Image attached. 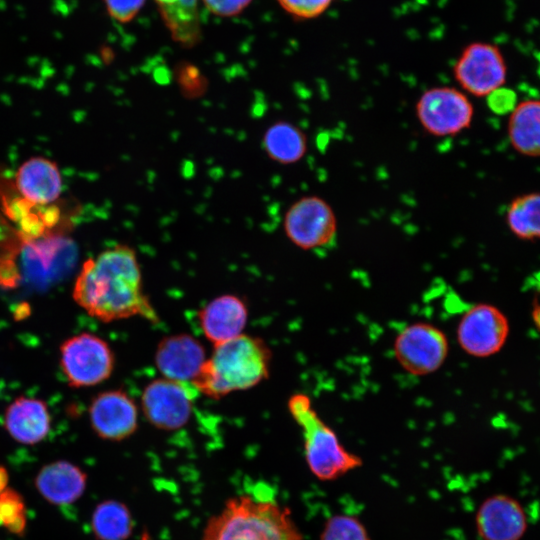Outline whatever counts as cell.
<instances>
[{
	"mask_svg": "<svg viewBox=\"0 0 540 540\" xmlns=\"http://www.w3.org/2000/svg\"><path fill=\"white\" fill-rule=\"evenodd\" d=\"M72 298L88 315L105 323L133 317L159 320L144 292L136 252L125 244L105 249L82 264Z\"/></svg>",
	"mask_w": 540,
	"mask_h": 540,
	"instance_id": "6da1fadb",
	"label": "cell"
},
{
	"mask_svg": "<svg viewBox=\"0 0 540 540\" xmlns=\"http://www.w3.org/2000/svg\"><path fill=\"white\" fill-rule=\"evenodd\" d=\"M272 352L256 336L241 334L214 345L191 385L212 399L253 388L269 377Z\"/></svg>",
	"mask_w": 540,
	"mask_h": 540,
	"instance_id": "7a4b0ae2",
	"label": "cell"
},
{
	"mask_svg": "<svg viewBox=\"0 0 540 540\" xmlns=\"http://www.w3.org/2000/svg\"><path fill=\"white\" fill-rule=\"evenodd\" d=\"M201 540H301L286 508L241 494L228 499L206 523Z\"/></svg>",
	"mask_w": 540,
	"mask_h": 540,
	"instance_id": "3957f363",
	"label": "cell"
},
{
	"mask_svg": "<svg viewBox=\"0 0 540 540\" xmlns=\"http://www.w3.org/2000/svg\"><path fill=\"white\" fill-rule=\"evenodd\" d=\"M287 407L301 428L305 460L314 476L321 480H332L362 464L359 456L343 446L334 429L318 414L307 394L294 393L289 397Z\"/></svg>",
	"mask_w": 540,
	"mask_h": 540,
	"instance_id": "277c9868",
	"label": "cell"
},
{
	"mask_svg": "<svg viewBox=\"0 0 540 540\" xmlns=\"http://www.w3.org/2000/svg\"><path fill=\"white\" fill-rule=\"evenodd\" d=\"M59 362L68 385L85 388L106 381L115 368V354L106 340L89 332L65 339L59 346Z\"/></svg>",
	"mask_w": 540,
	"mask_h": 540,
	"instance_id": "5b68a950",
	"label": "cell"
},
{
	"mask_svg": "<svg viewBox=\"0 0 540 540\" xmlns=\"http://www.w3.org/2000/svg\"><path fill=\"white\" fill-rule=\"evenodd\" d=\"M449 339L438 326L424 321L403 327L393 341V354L399 366L412 376L437 372L449 356Z\"/></svg>",
	"mask_w": 540,
	"mask_h": 540,
	"instance_id": "8992f818",
	"label": "cell"
},
{
	"mask_svg": "<svg viewBox=\"0 0 540 540\" xmlns=\"http://www.w3.org/2000/svg\"><path fill=\"white\" fill-rule=\"evenodd\" d=\"M416 118L428 134L452 137L468 129L474 106L468 95L450 86L431 87L421 93L415 105Z\"/></svg>",
	"mask_w": 540,
	"mask_h": 540,
	"instance_id": "52a82bcc",
	"label": "cell"
},
{
	"mask_svg": "<svg viewBox=\"0 0 540 540\" xmlns=\"http://www.w3.org/2000/svg\"><path fill=\"white\" fill-rule=\"evenodd\" d=\"M283 230L296 247L317 251L335 242L338 221L332 206L325 199L308 195L290 205L284 215Z\"/></svg>",
	"mask_w": 540,
	"mask_h": 540,
	"instance_id": "ba28073f",
	"label": "cell"
},
{
	"mask_svg": "<svg viewBox=\"0 0 540 540\" xmlns=\"http://www.w3.org/2000/svg\"><path fill=\"white\" fill-rule=\"evenodd\" d=\"M197 394V390L190 383L157 378L143 389L141 409L153 427L174 431L189 422Z\"/></svg>",
	"mask_w": 540,
	"mask_h": 540,
	"instance_id": "9c48e42d",
	"label": "cell"
},
{
	"mask_svg": "<svg viewBox=\"0 0 540 540\" xmlns=\"http://www.w3.org/2000/svg\"><path fill=\"white\" fill-rule=\"evenodd\" d=\"M453 76L467 95L487 97L504 87L507 65L501 50L487 42L465 46L453 66Z\"/></svg>",
	"mask_w": 540,
	"mask_h": 540,
	"instance_id": "30bf717a",
	"label": "cell"
},
{
	"mask_svg": "<svg viewBox=\"0 0 540 540\" xmlns=\"http://www.w3.org/2000/svg\"><path fill=\"white\" fill-rule=\"evenodd\" d=\"M510 333L506 315L496 306L478 303L465 310L456 328V340L467 355L487 358L497 354Z\"/></svg>",
	"mask_w": 540,
	"mask_h": 540,
	"instance_id": "8fae6325",
	"label": "cell"
},
{
	"mask_svg": "<svg viewBox=\"0 0 540 540\" xmlns=\"http://www.w3.org/2000/svg\"><path fill=\"white\" fill-rule=\"evenodd\" d=\"M138 408L123 390H106L95 395L88 407L89 423L94 433L107 441H122L138 428Z\"/></svg>",
	"mask_w": 540,
	"mask_h": 540,
	"instance_id": "7c38bea8",
	"label": "cell"
},
{
	"mask_svg": "<svg viewBox=\"0 0 540 540\" xmlns=\"http://www.w3.org/2000/svg\"><path fill=\"white\" fill-rule=\"evenodd\" d=\"M202 343L188 333L162 338L154 353V362L164 378L190 383L206 361Z\"/></svg>",
	"mask_w": 540,
	"mask_h": 540,
	"instance_id": "4fadbf2b",
	"label": "cell"
},
{
	"mask_svg": "<svg viewBox=\"0 0 540 540\" xmlns=\"http://www.w3.org/2000/svg\"><path fill=\"white\" fill-rule=\"evenodd\" d=\"M476 526L484 540H520L527 529V518L516 499L497 494L480 505Z\"/></svg>",
	"mask_w": 540,
	"mask_h": 540,
	"instance_id": "5bb4252c",
	"label": "cell"
},
{
	"mask_svg": "<svg viewBox=\"0 0 540 540\" xmlns=\"http://www.w3.org/2000/svg\"><path fill=\"white\" fill-rule=\"evenodd\" d=\"M52 418L47 403L39 398L19 396L7 405L3 427L17 443L36 445L49 435Z\"/></svg>",
	"mask_w": 540,
	"mask_h": 540,
	"instance_id": "9a60e30c",
	"label": "cell"
},
{
	"mask_svg": "<svg viewBox=\"0 0 540 540\" xmlns=\"http://www.w3.org/2000/svg\"><path fill=\"white\" fill-rule=\"evenodd\" d=\"M198 320L205 338L217 345L243 334L248 308L240 297L223 294L202 307Z\"/></svg>",
	"mask_w": 540,
	"mask_h": 540,
	"instance_id": "2e32d148",
	"label": "cell"
},
{
	"mask_svg": "<svg viewBox=\"0 0 540 540\" xmlns=\"http://www.w3.org/2000/svg\"><path fill=\"white\" fill-rule=\"evenodd\" d=\"M34 485L47 502L57 506L70 505L83 495L87 474L70 461L56 460L40 468Z\"/></svg>",
	"mask_w": 540,
	"mask_h": 540,
	"instance_id": "e0dca14e",
	"label": "cell"
},
{
	"mask_svg": "<svg viewBox=\"0 0 540 540\" xmlns=\"http://www.w3.org/2000/svg\"><path fill=\"white\" fill-rule=\"evenodd\" d=\"M15 183L18 192L30 204L54 202L62 191V177L57 165L43 157H32L17 170Z\"/></svg>",
	"mask_w": 540,
	"mask_h": 540,
	"instance_id": "ac0fdd59",
	"label": "cell"
},
{
	"mask_svg": "<svg viewBox=\"0 0 540 540\" xmlns=\"http://www.w3.org/2000/svg\"><path fill=\"white\" fill-rule=\"evenodd\" d=\"M507 135L513 149L527 157H540V100L518 102L509 113Z\"/></svg>",
	"mask_w": 540,
	"mask_h": 540,
	"instance_id": "d6986e66",
	"label": "cell"
},
{
	"mask_svg": "<svg viewBox=\"0 0 540 540\" xmlns=\"http://www.w3.org/2000/svg\"><path fill=\"white\" fill-rule=\"evenodd\" d=\"M262 144L266 155L283 165L299 162L308 149L305 133L297 125L284 120L276 121L266 129Z\"/></svg>",
	"mask_w": 540,
	"mask_h": 540,
	"instance_id": "ffe728a7",
	"label": "cell"
},
{
	"mask_svg": "<svg viewBox=\"0 0 540 540\" xmlns=\"http://www.w3.org/2000/svg\"><path fill=\"white\" fill-rule=\"evenodd\" d=\"M91 529L97 540H126L133 530L132 515L120 501H102L91 515Z\"/></svg>",
	"mask_w": 540,
	"mask_h": 540,
	"instance_id": "44dd1931",
	"label": "cell"
},
{
	"mask_svg": "<svg viewBox=\"0 0 540 540\" xmlns=\"http://www.w3.org/2000/svg\"><path fill=\"white\" fill-rule=\"evenodd\" d=\"M505 221L517 238L526 241L540 239V192L515 197L507 207Z\"/></svg>",
	"mask_w": 540,
	"mask_h": 540,
	"instance_id": "7402d4cb",
	"label": "cell"
},
{
	"mask_svg": "<svg viewBox=\"0 0 540 540\" xmlns=\"http://www.w3.org/2000/svg\"><path fill=\"white\" fill-rule=\"evenodd\" d=\"M164 19L178 41L191 43L197 36L196 0L160 5Z\"/></svg>",
	"mask_w": 540,
	"mask_h": 540,
	"instance_id": "603a6c76",
	"label": "cell"
},
{
	"mask_svg": "<svg viewBox=\"0 0 540 540\" xmlns=\"http://www.w3.org/2000/svg\"><path fill=\"white\" fill-rule=\"evenodd\" d=\"M27 526L26 506L20 493L7 488L0 494V527L21 536Z\"/></svg>",
	"mask_w": 540,
	"mask_h": 540,
	"instance_id": "cb8c5ba5",
	"label": "cell"
},
{
	"mask_svg": "<svg viewBox=\"0 0 540 540\" xmlns=\"http://www.w3.org/2000/svg\"><path fill=\"white\" fill-rule=\"evenodd\" d=\"M321 540H370L366 529L354 517L335 515L326 523Z\"/></svg>",
	"mask_w": 540,
	"mask_h": 540,
	"instance_id": "d4e9b609",
	"label": "cell"
},
{
	"mask_svg": "<svg viewBox=\"0 0 540 540\" xmlns=\"http://www.w3.org/2000/svg\"><path fill=\"white\" fill-rule=\"evenodd\" d=\"M288 13L298 18L311 19L321 15L332 0H278Z\"/></svg>",
	"mask_w": 540,
	"mask_h": 540,
	"instance_id": "484cf974",
	"label": "cell"
},
{
	"mask_svg": "<svg viewBox=\"0 0 540 540\" xmlns=\"http://www.w3.org/2000/svg\"><path fill=\"white\" fill-rule=\"evenodd\" d=\"M178 82L184 96L188 98L199 97L207 88L205 78L192 66H184L179 70Z\"/></svg>",
	"mask_w": 540,
	"mask_h": 540,
	"instance_id": "4316f807",
	"label": "cell"
},
{
	"mask_svg": "<svg viewBox=\"0 0 540 540\" xmlns=\"http://www.w3.org/2000/svg\"><path fill=\"white\" fill-rule=\"evenodd\" d=\"M109 15L119 21H130L142 7L144 0H104Z\"/></svg>",
	"mask_w": 540,
	"mask_h": 540,
	"instance_id": "83f0119b",
	"label": "cell"
},
{
	"mask_svg": "<svg viewBox=\"0 0 540 540\" xmlns=\"http://www.w3.org/2000/svg\"><path fill=\"white\" fill-rule=\"evenodd\" d=\"M487 105L496 114H509L516 106L517 97L513 90L501 87L487 97Z\"/></svg>",
	"mask_w": 540,
	"mask_h": 540,
	"instance_id": "f1b7e54d",
	"label": "cell"
},
{
	"mask_svg": "<svg viewBox=\"0 0 540 540\" xmlns=\"http://www.w3.org/2000/svg\"><path fill=\"white\" fill-rule=\"evenodd\" d=\"M207 8L218 15H234L243 10L251 0H203Z\"/></svg>",
	"mask_w": 540,
	"mask_h": 540,
	"instance_id": "f546056e",
	"label": "cell"
},
{
	"mask_svg": "<svg viewBox=\"0 0 540 540\" xmlns=\"http://www.w3.org/2000/svg\"><path fill=\"white\" fill-rule=\"evenodd\" d=\"M9 482V473L5 466L0 464V494L6 490Z\"/></svg>",
	"mask_w": 540,
	"mask_h": 540,
	"instance_id": "4dcf8cb0",
	"label": "cell"
},
{
	"mask_svg": "<svg viewBox=\"0 0 540 540\" xmlns=\"http://www.w3.org/2000/svg\"><path fill=\"white\" fill-rule=\"evenodd\" d=\"M531 315L535 327L540 330V303L534 304Z\"/></svg>",
	"mask_w": 540,
	"mask_h": 540,
	"instance_id": "1f68e13d",
	"label": "cell"
},
{
	"mask_svg": "<svg viewBox=\"0 0 540 540\" xmlns=\"http://www.w3.org/2000/svg\"><path fill=\"white\" fill-rule=\"evenodd\" d=\"M157 1L160 3V5H166V4H173L179 0H157Z\"/></svg>",
	"mask_w": 540,
	"mask_h": 540,
	"instance_id": "d6a6232c",
	"label": "cell"
},
{
	"mask_svg": "<svg viewBox=\"0 0 540 540\" xmlns=\"http://www.w3.org/2000/svg\"><path fill=\"white\" fill-rule=\"evenodd\" d=\"M539 284H540V281H539Z\"/></svg>",
	"mask_w": 540,
	"mask_h": 540,
	"instance_id": "836d02e7",
	"label": "cell"
}]
</instances>
